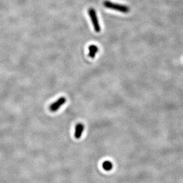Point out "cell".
Returning a JSON list of instances; mask_svg holds the SVG:
<instances>
[{"instance_id":"obj_4","label":"cell","mask_w":183,"mask_h":183,"mask_svg":"<svg viewBox=\"0 0 183 183\" xmlns=\"http://www.w3.org/2000/svg\"><path fill=\"white\" fill-rule=\"evenodd\" d=\"M85 126L83 123H78L76 126V130L74 133V137L76 139H79L81 138V136L83 133Z\"/></svg>"},{"instance_id":"obj_2","label":"cell","mask_w":183,"mask_h":183,"mask_svg":"<svg viewBox=\"0 0 183 183\" xmlns=\"http://www.w3.org/2000/svg\"><path fill=\"white\" fill-rule=\"evenodd\" d=\"M88 14L90 17L92 24L93 25L94 30L97 33H99L101 31V27L100 25L99 20L98 19L97 12L93 8H90L88 10Z\"/></svg>"},{"instance_id":"obj_6","label":"cell","mask_w":183,"mask_h":183,"mask_svg":"<svg viewBox=\"0 0 183 183\" xmlns=\"http://www.w3.org/2000/svg\"><path fill=\"white\" fill-rule=\"evenodd\" d=\"M103 168L106 171H111L113 168V164L111 161H105L103 162L102 164Z\"/></svg>"},{"instance_id":"obj_1","label":"cell","mask_w":183,"mask_h":183,"mask_svg":"<svg viewBox=\"0 0 183 183\" xmlns=\"http://www.w3.org/2000/svg\"><path fill=\"white\" fill-rule=\"evenodd\" d=\"M103 5H104V7H106L107 9L113 10L115 11H119L121 12H123V13H128L130 11V8L128 6L114 3L107 0L104 1Z\"/></svg>"},{"instance_id":"obj_3","label":"cell","mask_w":183,"mask_h":183,"mask_svg":"<svg viewBox=\"0 0 183 183\" xmlns=\"http://www.w3.org/2000/svg\"><path fill=\"white\" fill-rule=\"evenodd\" d=\"M66 102V98L65 97H59L56 101H55L49 106V109L51 112L53 113L56 112L64 104H65Z\"/></svg>"},{"instance_id":"obj_5","label":"cell","mask_w":183,"mask_h":183,"mask_svg":"<svg viewBox=\"0 0 183 183\" xmlns=\"http://www.w3.org/2000/svg\"><path fill=\"white\" fill-rule=\"evenodd\" d=\"M88 51H89L88 56L91 58H94L96 56V55L97 54V52L99 51V49L97 45L91 44L88 47Z\"/></svg>"}]
</instances>
